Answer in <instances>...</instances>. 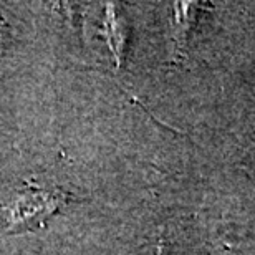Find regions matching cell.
Listing matches in <instances>:
<instances>
[{"label": "cell", "mask_w": 255, "mask_h": 255, "mask_svg": "<svg viewBox=\"0 0 255 255\" xmlns=\"http://www.w3.org/2000/svg\"><path fill=\"white\" fill-rule=\"evenodd\" d=\"M57 201L52 196H38V197H25L17 204H13V207L5 214L3 221L8 227L17 226V224H27L30 221H37L35 217H47L50 216L55 207H57Z\"/></svg>", "instance_id": "obj_1"}, {"label": "cell", "mask_w": 255, "mask_h": 255, "mask_svg": "<svg viewBox=\"0 0 255 255\" xmlns=\"http://www.w3.org/2000/svg\"><path fill=\"white\" fill-rule=\"evenodd\" d=\"M174 38L177 48H181L187 40V32L196 17V3H176L174 8Z\"/></svg>", "instance_id": "obj_2"}]
</instances>
